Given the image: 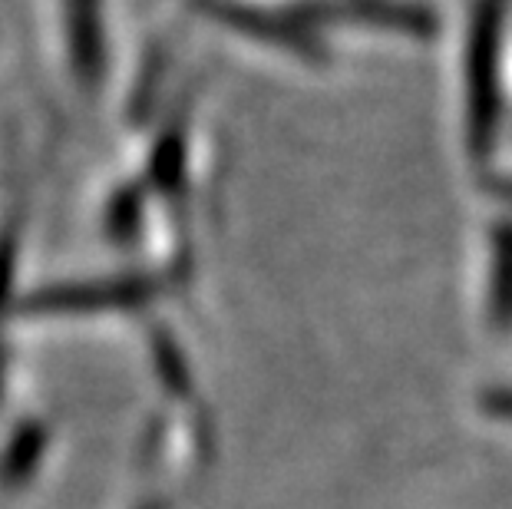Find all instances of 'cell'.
I'll return each instance as SVG.
<instances>
[{
	"mask_svg": "<svg viewBox=\"0 0 512 509\" xmlns=\"http://www.w3.org/2000/svg\"><path fill=\"white\" fill-rule=\"evenodd\" d=\"M149 295L143 281H103V285H70L43 291L30 301L34 311H110V308H136Z\"/></svg>",
	"mask_w": 512,
	"mask_h": 509,
	"instance_id": "1",
	"label": "cell"
},
{
	"mask_svg": "<svg viewBox=\"0 0 512 509\" xmlns=\"http://www.w3.org/2000/svg\"><path fill=\"white\" fill-rule=\"evenodd\" d=\"M496 4L483 7V17H479V34H476V50H473V119H476V136H483V129L489 126V106H493V73H496Z\"/></svg>",
	"mask_w": 512,
	"mask_h": 509,
	"instance_id": "2",
	"label": "cell"
},
{
	"mask_svg": "<svg viewBox=\"0 0 512 509\" xmlns=\"http://www.w3.org/2000/svg\"><path fill=\"white\" fill-rule=\"evenodd\" d=\"M493 311H496V324H499V328L512 324V232L503 238V245H499Z\"/></svg>",
	"mask_w": 512,
	"mask_h": 509,
	"instance_id": "3",
	"label": "cell"
},
{
	"mask_svg": "<svg viewBox=\"0 0 512 509\" xmlns=\"http://www.w3.org/2000/svg\"><path fill=\"white\" fill-rule=\"evenodd\" d=\"M159 371H162V381L169 384V391H176V394L189 391V374H185V367L179 361V351H172L169 344L159 348Z\"/></svg>",
	"mask_w": 512,
	"mask_h": 509,
	"instance_id": "4",
	"label": "cell"
},
{
	"mask_svg": "<svg viewBox=\"0 0 512 509\" xmlns=\"http://www.w3.org/2000/svg\"><path fill=\"white\" fill-rule=\"evenodd\" d=\"M483 410L499 420H512V391H503V387H499V391H486Z\"/></svg>",
	"mask_w": 512,
	"mask_h": 509,
	"instance_id": "5",
	"label": "cell"
},
{
	"mask_svg": "<svg viewBox=\"0 0 512 509\" xmlns=\"http://www.w3.org/2000/svg\"><path fill=\"white\" fill-rule=\"evenodd\" d=\"M146 509H162V506H146Z\"/></svg>",
	"mask_w": 512,
	"mask_h": 509,
	"instance_id": "6",
	"label": "cell"
}]
</instances>
